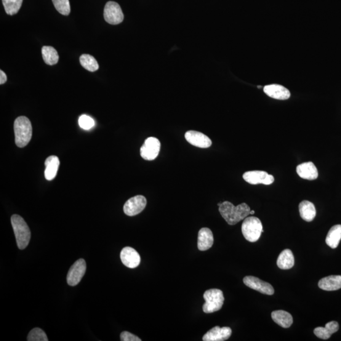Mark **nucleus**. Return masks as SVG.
Wrapping results in <instances>:
<instances>
[{
    "label": "nucleus",
    "mask_w": 341,
    "mask_h": 341,
    "mask_svg": "<svg viewBox=\"0 0 341 341\" xmlns=\"http://www.w3.org/2000/svg\"><path fill=\"white\" fill-rule=\"evenodd\" d=\"M250 214H252V215L254 214H255V211H254V210H250Z\"/></svg>",
    "instance_id": "473e14b6"
},
{
    "label": "nucleus",
    "mask_w": 341,
    "mask_h": 341,
    "mask_svg": "<svg viewBox=\"0 0 341 341\" xmlns=\"http://www.w3.org/2000/svg\"><path fill=\"white\" fill-rule=\"evenodd\" d=\"M185 137L190 144L200 148H209L212 145V140L201 132L190 130L186 133Z\"/></svg>",
    "instance_id": "ddd939ff"
},
{
    "label": "nucleus",
    "mask_w": 341,
    "mask_h": 341,
    "mask_svg": "<svg viewBox=\"0 0 341 341\" xmlns=\"http://www.w3.org/2000/svg\"><path fill=\"white\" fill-rule=\"evenodd\" d=\"M11 223L18 249H25L30 241V229L26 221L19 215L14 214L11 217Z\"/></svg>",
    "instance_id": "7ed1b4c3"
},
{
    "label": "nucleus",
    "mask_w": 341,
    "mask_h": 341,
    "mask_svg": "<svg viewBox=\"0 0 341 341\" xmlns=\"http://www.w3.org/2000/svg\"><path fill=\"white\" fill-rule=\"evenodd\" d=\"M261 87H261V86H258V88H261Z\"/></svg>",
    "instance_id": "f704fd0d"
},
{
    "label": "nucleus",
    "mask_w": 341,
    "mask_h": 341,
    "mask_svg": "<svg viewBox=\"0 0 341 341\" xmlns=\"http://www.w3.org/2000/svg\"><path fill=\"white\" fill-rule=\"evenodd\" d=\"M299 210L301 217L306 222H311L316 216L315 206L311 202L303 201L299 205Z\"/></svg>",
    "instance_id": "4be33fe9"
},
{
    "label": "nucleus",
    "mask_w": 341,
    "mask_h": 341,
    "mask_svg": "<svg viewBox=\"0 0 341 341\" xmlns=\"http://www.w3.org/2000/svg\"><path fill=\"white\" fill-rule=\"evenodd\" d=\"M273 321L283 328H289L293 323V316L288 312L284 310L274 311L271 313Z\"/></svg>",
    "instance_id": "412c9836"
},
{
    "label": "nucleus",
    "mask_w": 341,
    "mask_h": 341,
    "mask_svg": "<svg viewBox=\"0 0 341 341\" xmlns=\"http://www.w3.org/2000/svg\"><path fill=\"white\" fill-rule=\"evenodd\" d=\"M232 330L230 327H220L215 326L213 327L204 335V341H224L231 337Z\"/></svg>",
    "instance_id": "4468645a"
},
{
    "label": "nucleus",
    "mask_w": 341,
    "mask_h": 341,
    "mask_svg": "<svg viewBox=\"0 0 341 341\" xmlns=\"http://www.w3.org/2000/svg\"><path fill=\"white\" fill-rule=\"evenodd\" d=\"M42 55L45 63L48 65H56L59 61V55L57 51L52 46L42 47Z\"/></svg>",
    "instance_id": "393cba45"
},
{
    "label": "nucleus",
    "mask_w": 341,
    "mask_h": 341,
    "mask_svg": "<svg viewBox=\"0 0 341 341\" xmlns=\"http://www.w3.org/2000/svg\"><path fill=\"white\" fill-rule=\"evenodd\" d=\"M243 282L250 288L256 290L262 294L273 295L274 293L273 287L267 282L260 280L254 276H246L243 279Z\"/></svg>",
    "instance_id": "9b49d317"
},
{
    "label": "nucleus",
    "mask_w": 341,
    "mask_h": 341,
    "mask_svg": "<svg viewBox=\"0 0 341 341\" xmlns=\"http://www.w3.org/2000/svg\"><path fill=\"white\" fill-rule=\"evenodd\" d=\"M297 172L300 178L305 180H314L319 177L318 170L312 162H305L298 165Z\"/></svg>",
    "instance_id": "dca6fc26"
},
{
    "label": "nucleus",
    "mask_w": 341,
    "mask_h": 341,
    "mask_svg": "<svg viewBox=\"0 0 341 341\" xmlns=\"http://www.w3.org/2000/svg\"><path fill=\"white\" fill-rule=\"evenodd\" d=\"M104 17L110 25H118L124 20V15L119 4L114 2H108L104 10Z\"/></svg>",
    "instance_id": "423d86ee"
},
{
    "label": "nucleus",
    "mask_w": 341,
    "mask_h": 341,
    "mask_svg": "<svg viewBox=\"0 0 341 341\" xmlns=\"http://www.w3.org/2000/svg\"><path fill=\"white\" fill-rule=\"evenodd\" d=\"M161 149V143L158 138L149 137L147 138L140 149V155L143 159L153 161L158 156Z\"/></svg>",
    "instance_id": "0eeeda50"
},
{
    "label": "nucleus",
    "mask_w": 341,
    "mask_h": 341,
    "mask_svg": "<svg viewBox=\"0 0 341 341\" xmlns=\"http://www.w3.org/2000/svg\"><path fill=\"white\" fill-rule=\"evenodd\" d=\"M2 2L7 14L13 15L19 11L23 0H2Z\"/></svg>",
    "instance_id": "bb28decb"
},
{
    "label": "nucleus",
    "mask_w": 341,
    "mask_h": 341,
    "mask_svg": "<svg viewBox=\"0 0 341 341\" xmlns=\"http://www.w3.org/2000/svg\"><path fill=\"white\" fill-rule=\"evenodd\" d=\"M59 166L60 160L57 156L48 157L45 161V166H46L44 172L45 178L48 181L54 179L57 176Z\"/></svg>",
    "instance_id": "6ab92c4d"
},
{
    "label": "nucleus",
    "mask_w": 341,
    "mask_h": 341,
    "mask_svg": "<svg viewBox=\"0 0 341 341\" xmlns=\"http://www.w3.org/2000/svg\"><path fill=\"white\" fill-rule=\"evenodd\" d=\"M120 258L122 263L127 267L134 269L140 265V256L132 247L124 248L121 252Z\"/></svg>",
    "instance_id": "f8f14e48"
},
{
    "label": "nucleus",
    "mask_w": 341,
    "mask_h": 341,
    "mask_svg": "<svg viewBox=\"0 0 341 341\" xmlns=\"http://www.w3.org/2000/svg\"><path fill=\"white\" fill-rule=\"evenodd\" d=\"M277 265L283 270L291 269L294 266L295 258L291 250L286 249L281 253L277 260Z\"/></svg>",
    "instance_id": "5701e85b"
},
{
    "label": "nucleus",
    "mask_w": 341,
    "mask_h": 341,
    "mask_svg": "<svg viewBox=\"0 0 341 341\" xmlns=\"http://www.w3.org/2000/svg\"><path fill=\"white\" fill-rule=\"evenodd\" d=\"M86 271V263L82 258L77 260L69 270L67 274L68 284L75 286L82 280Z\"/></svg>",
    "instance_id": "6e6552de"
},
{
    "label": "nucleus",
    "mask_w": 341,
    "mask_h": 341,
    "mask_svg": "<svg viewBox=\"0 0 341 341\" xmlns=\"http://www.w3.org/2000/svg\"><path fill=\"white\" fill-rule=\"evenodd\" d=\"M28 341H48L46 333L40 328L31 330L28 336Z\"/></svg>",
    "instance_id": "c85d7f7f"
},
{
    "label": "nucleus",
    "mask_w": 341,
    "mask_h": 341,
    "mask_svg": "<svg viewBox=\"0 0 341 341\" xmlns=\"http://www.w3.org/2000/svg\"><path fill=\"white\" fill-rule=\"evenodd\" d=\"M320 288L325 291H336L341 288V276H330L319 282Z\"/></svg>",
    "instance_id": "a211bd4d"
},
{
    "label": "nucleus",
    "mask_w": 341,
    "mask_h": 341,
    "mask_svg": "<svg viewBox=\"0 0 341 341\" xmlns=\"http://www.w3.org/2000/svg\"><path fill=\"white\" fill-rule=\"evenodd\" d=\"M241 231L247 241L254 243L259 239L263 232L262 224L257 217H247L242 224Z\"/></svg>",
    "instance_id": "20e7f679"
},
{
    "label": "nucleus",
    "mask_w": 341,
    "mask_h": 341,
    "mask_svg": "<svg viewBox=\"0 0 341 341\" xmlns=\"http://www.w3.org/2000/svg\"><path fill=\"white\" fill-rule=\"evenodd\" d=\"M214 236L212 232L207 228H202L199 232L198 249L201 251H206L212 247Z\"/></svg>",
    "instance_id": "f3484780"
},
{
    "label": "nucleus",
    "mask_w": 341,
    "mask_h": 341,
    "mask_svg": "<svg viewBox=\"0 0 341 341\" xmlns=\"http://www.w3.org/2000/svg\"><path fill=\"white\" fill-rule=\"evenodd\" d=\"M206 303L203 305V311L206 313H211L219 311L225 302L223 293L218 289L207 290L204 294Z\"/></svg>",
    "instance_id": "39448f33"
},
{
    "label": "nucleus",
    "mask_w": 341,
    "mask_h": 341,
    "mask_svg": "<svg viewBox=\"0 0 341 341\" xmlns=\"http://www.w3.org/2000/svg\"><path fill=\"white\" fill-rule=\"evenodd\" d=\"M7 81L6 74L3 70H0V84H4Z\"/></svg>",
    "instance_id": "2f4dec72"
},
{
    "label": "nucleus",
    "mask_w": 341,
    "mask_h": 341,
    "mask_svg": "<svg viewBox=\"0 0 341 341\" xmlns=\"http://www.w3.org/2000/svg\"><path fill=\"white\" fill-rule=\"evenodd\" d=\"M263 92L268 96L278 100H286L291 96L289 90L286 87L278 84L265 85L263 87Z\"/></svg>",
    "instance_id": "2eb2a0df"
},
{
    "label": "nucleus",
    "mask_w": 341,
    "mask_h": 341,
    "mask_svg": "<svg viewBox=\"0 0 341 341\" xmlns=\"http://www.w3.org/2000/svg\"><path fill=\"white\" fill-rule=\"evenodd\" d=\"M80 63L81 65L83 66L87 70L94 72L97 71L100 67L96 60L92 56L84 54L80 57Z\"/></svg>",
    "instance_id": "a878e982"
},
{
    "label": "nucleus",
    "mask_w": 341,
    "mask_h": 341,
    "mask_svg": "<svg viewBox=\"0 0 341 341\" xmlns=\"http://www.w3.org/2000/svg\"><path fill=\"white\" fill-rule=\"evenodd\" d=\"M55 9L61 15L67 16L70 13V5L69 0H52Z\"/></svg>",
    "instance_id": "cd10ccee"
},
{
    "label": "nucleus",
    "mask_w": 341,
    "mask_h": 341,
    "mask_svg": "<svg viewBox=\"0 0 341 341\" xmlns=\"http://www.w3.org/2000/svg\"><path fill=\"white\" fill-rule=\"evenodd\" d=\"M15 143L18 148H25L31 140L33 127L26 116H19L14 122Z\"/></svg>",
    "instance_id": "f03ea898"
},
{
    "label": "nucleus",
    "mask_w": 341,
    "mask_h": 341,
    "mask_svg": "<svg viewBox=\"0 0 341 341\" xmlns=\"http://www.w3.org/2000/svg\"><path fill=\"white\" fill-rule=\"evenodd\" d=\"M120 340L121 341H141L139 337L137 335L132 334L129 332L124 331L121 332L120 335Z\"/></svg>",
    "instance_id": "7c9ffc66"
},
{
    "label": "nucleus",
    "mask_w": 341,
    "mask_h": 341,
    "mask_svg": "<svg viewBox=\"0 0 341 341\" xmlns=\"http://www.w3.org/2000/svg\"><path fill=\"white\" fill-rule=\"evenodd\" d=\"M341 239V225L332 226L327 234L326 242L332 249H336Z\"/></svg>",
    "instance_id": "b1692460"
},
{
    "label": "nucleus",
    "mask_w": 341,
    "mask_h": 341,
    "mask_svg": "<svg viewBox=\"0 0 341 341\" xmlns=\"http://www.w3.org/2000/svg\"><path fill=\"white\" fill-rule=\"evenodd\" d=\"M147 205V200L145 197L137 196L130 199L125 204L124 210L125 214L129 216L140 214L145 209Z\"/></svg>",
    "instance_id": "9d476101"
},
{
    "label": "nucleus",
    "mask_w": 341,
    "mask_h": 341,
    "mask_svg": "<svg viewBox=\"0 0 341 341\" xmlns=\"http://www.w3.org/2000/svg\"><path fill=\"white\" fill-rule=\"evenodd\" d=\"M243 178L245 181L252 185L263 184V185H269L274 182L273 176L263 170H251V172L245 173Z\"/></svg>",
    "instance_id": "1a4fd4ad"
},
{
    "label": "nucleus",
    "mask_w": 341,
    "mask_h": 341,
    "mask_svg": "<svg viewBox=\"0 0 341 341\" xmlns=\"http://www.w3.org/2000/svg\"><path fill=\"white\" fill-rule=\"evenodd\" d=\"M339 324L337 322L332 321L326 324L325 327H316L314 330V334L316 337L322 339H328L334 334L339 330Z\"/></svg>",
    "instance_id": "aec40b11"
},
{
    "label": "nucleus",
    "mask_w": 341,
    "mask_h": 341,
    "mask_svg": "<svg viewBox=\"0 0 341 341\" xmlns=\"http://www.w3.org/2000/svg\"><path fill=\"white\" fill-rule=\"evenodd\" d=\"M222 203H223V202H220V203L217 204V206L220 207L221 206V205L222 204Z\"/></svg>",
    "instance_id": "72a5a7b5"
},
{
    "label": "nucleus",
    "mask_w": 341,
    "mask_h": 341,
    "mask_svg": "<svg viewBox=\"0 0 341 341\" xmlns=\"http://www.w3.org/2000/svg\"><path fill=\"white\" fill-rule=\"evenodd\" d=\"M79 124L82 129L88 130L91 129L94 126L95 122L91 117L83 114L80 116Z\"/></svg>",
    "instance_id": "c756f323"
},
{
    "label": "nucleus",
    "mask_w": 341,
    "mask_h": 341,
    "mask_svg": "<svg viewBox=\"0 0 341 341\" xmlns=\"http://www.w3.org/2000/svg\"><path fill=\"white\" fill-rule=\"evenodd\" d=\"M220 212L228 225H234L250 214V208L247 204L242 203L234 206L231 202H223L219 208Z\"/></svg>",
    "instance_id": "f257e3e1"
}]
</instances>
